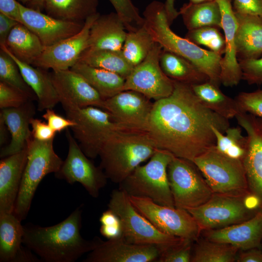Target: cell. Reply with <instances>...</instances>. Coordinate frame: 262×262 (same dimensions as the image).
Returning a JSON list of instances; mask_svg holds the SVG:
<instances>
[{
    "label": "cell",
    "mask_w": 262,
    "mask_h": 262,
    "mask_svg": "<svg viewBox=\"0 0 262 262\" xmlns=\"http://www.w3.org/2000/svg\"><path fill=\"white\" fill-rule=\"evenodd\" d=\"M32 98L24 91L0 81V108H16L22 106Z\"/></svg>",
    "instance_id": "obj_42"
},
{
    "label": "cell",
    "mask_w": 262,
    "mask_h": 262,
    "mask_svg": "<svg viewBox=\"0 0 262 262\" xmlns=\"http://www.w3.org/2000/svg\"><path fill=\"white\" fill-rule=\"evenodd\" d=\"M246 196L213 193L206 203L187 211L200 230L220 229L246 221L259 211L247 205Z\"/></svg>",
    "instance_id": "obj_11"
},
{
    "label": "cell",
    "mask_w": 262,
    "mask_h": 262,
    "mask_svg": "<svg viewBox=\"0 0 262 262\" xmlns=\"http://www.w3.org/2000/svg\"><path fill=\"white\" fill-rule=\"evenodd\" d=\"M8 127L4 120L0 117V146L1 147L6 144L8 140Z\"/></svg>",
    "instance_id": "obj_55"
},
{
    "label": "cell",
    "mask_w": 262,
    "mask_h": 262,
    "mask_svg": "<svg viewBox=\"0 0 262 262\" xmlns=\"http://www.w3.org/2000/svg\"><path fill=\"white\" fill-rule=\"evenodd\" d=\"M235 12L251 14L262 19V0H232Z\"/></svg>",
    "instance_id": "obj_48"
},
{
    "label": "cell",
    "mask_w": 262,
    "mask_h": 262,
    "mask_svg": "<svg viewBox=\"0 0 262 262\" xmlns=\"http://www.w3.org/2000/svg\"><path fill=\"white\" fill-rule=\"evenodd\" d=\"M82 212L79 206L66 219L52 226H23V245L47 262L76 261L96 248L101 240L95 237L88 240L82 236Z\"/></svg>",
    "instance_id": "obj_2"
},
{
    "label": "cell",
    "mask_w": 262,
    "mask_h": 262,
    "mask_svg": "<svg viewBox=\"0 0 262 262\" xmlns=\"http://www.w3.org/2000/svg\"><path fill=\"white\" fill-rule=\"evenodd\" d=\"M0 49L7 52L16 62L27 84L34 93L38 101L37 109L42 111L52 109L60 102L58 93L52 82L50 74L45 69L23 62L16 58L5 45Z\"/></svg>",
    "instance_id": "obj_28"
},
{
    "label": "cell",
    "mask_w": 262,
    "mask_h": 262,
    "mask_svg": "<svg viewBox=\"0 0 262 262\" xmlns=\"http://www.w3.org/2000/svg\"><path fill=\"white\" fill-rule=\"evenodd\" d=\"M164 4L167 19L170 25L180 15L175 8V0H165Z\"/></svg>",
    "instance_id": "obj_54"
},
{
    "label": "cell",
    "mask_w": 262,
    "mask_h": 262,
    "mask_svg": "<svg viewBox=\"0 0 262 262\" xmlns=\"http://www.w3.org/2000/svg\"><path fill=\"white\" fill-rule=\"evenodd\" d=\"M53 140L41 141L33 137L27 142V160L13 213L20 220L26 218L37 188L48 174L55 173L63 161L56 153Z\"/></svg>",
    "instance_id": "obj_6"
},
{
    "label": "cell",
    "mask_w": 262,
    "mask_h": 262,
    "mask_svg": "<svg viewBox=\"0 0 262 262\" xmlns=\"http://www.w3.org/2000/svg\"><path fill=\"white\" fill-rule=\"evenodd\" d=\"M157 149L147 132L118 130L103 145L99 166L108 179L119 184Z\"/></svg>",
    "instance_id": "obj_4"
},
{
    "label": "cell",
    "mask_w": 262,
    "mask_h": 262,
    "mask_svg": "<svg viewBox=\"0 0 262 262\" xmlns=\"http://www.w3.org/2000/svg\"><path fill=\"white\" fill-rule=\"evenodd\" d=\"M154 43L143 26L135 31L127 32L122 51L127 60L134 66L146 58Z\"/></svg>",
    "instance_id": "obj_37"
},
{
    "label": "cell",
    "mask_w": 262,
    "mask_h": 262,
    "mask_svg": "<svg viewBox=\"0 0 262 262\" xmlns=\"http://www.w3.org/2000/svg\"><path fill=\"white\" fill-rule=\"evenodd\" d=\"M78 62L113 72L125 79L134 67L125 58L122 50L87 49Z\"/></svg>",
    "instance_id": "obj_35"
},
{
    "label": "cell",
    "mask_w": 262,
    "mask_h": 262,
    "mask_svg": "<svg viewBox=\"0 0 262 262\" xmlns=\"http://www.w3.org/2000/svg\"><path fill=\"white\" fill-rule=\"evenodd\" d=\"M32 101L18 107L1 109L0 117L4 120L11 135L10 143L0 150L1 158L21 151L32 137L29 125L35 114V108Z\"/></svg>",
    "instance_id": "obj_25"
},
{
    "label": "cell",
    "mask_w": 262,
    "mask_h": 262,
    "mask_svg": "<svg viewBox=\"0 0 262 262\" xmlns=\"http://www.w3.org/2000/svg\"><path fill=\"white\" fill-rule=\"evenodd\" d=\"M66 136L68 145V153L59 171L54 173L55 177L71 184L79 182L90 196L98 197L100 190L107 182L104 172L88 159L68 128Z\"/></svg>",
    "instance_id": "obj_14"
},
{
    "label": "cell",
    "mask_w": 262,
    "mask_h": 262,
    "mask_svg": "<svg viewBox=\"0 0 262 262\" xmlns=\"http://www.w3.org/2000/svg\"><path fill=\"white\" fill-rule=\"evenodd\" d=\"M123 22L127 32L135 31L142 27L144 18L131 0H109Z\"/></svg>",
    "instance_id": "obj_41"
},
{
    "label": "cell",
    "mask_w": 262,
    "mask_h": 262,
    "mask_svg": "<svg viewBox=\"0 0 262 262\" xmlns=\"http://www.w3.org/2000/svg\"><path fill=\"white\" fill-rule=\"evenodd\" d=\"M179 13L188 31L208 26L221 29L222 15L216 0L198 3L189 1L183 5Z\"/></svg>",
    "instance_id": "obj_31"
},
{
    "label": "cell",
    "mask_w": 262,
    "mask_h": 262,
    "mask_svg": "<svg viewBox=\"0 0 262 262\" xmlns=\"http://www.w3.org/2000/svg\"><path fill=\"white\" fill-rule=\"evenodd\" d=\"M49 127L55 132H60L69 127L71 128L76 125L73 121L56 113L52 109L46 110V112L42 115Z\"/></svg>",
    "instance_id": "obj_46"
},
{
    "label": "cell",
    "mask_w": 262,
    "mask_h": 262,
    "mask_svg": "<svg viewBox=\"0 0 262 262\" xmlns=\"http://www.w3.org/2000/svg\"><path fill=\"white\" fill-rule=\"evenodd\" d=\"M218 28L204 27L189 30L185 38L197 45H203L210 50L222 55L224 53L225 37Z\"/></svg>",
    "instance_id": "obj_40"
},
{
    "label": "cell",
    "mask_w": 262,
    "mask_h": 262,
    "mask_svg": "<svg viewBox=\"0 0 262 262\" xmlns=\"http://www.w3.org/2000/svg\"><path fill=\"white\" fill-rule=\"evenodd\" d=\"M161 248L126 241L122 236L103 241L89 252L84 262H151L157 261Z\"/></svg>",
    "instance_id": "obj_19"
},
{
    "label": "cell",
    "mask_w": 262,
    "mask_h": 262,
    "mask_svg": "<svg viewBox=\"0 0 262 262\" xmlns=\"http://www.w3.org/2000/svg\"><path fill=\"white\" fill-rule=\"evenodd\" d=\"M213 193L233 196L250 194L242 161L230 158L215 146L192 162Z\"/></svg>",
    "instance_id": "obj_7"
},
{
    "label": "cell",
    "mask_w": 262,
    "mask_h": 262,
    "mask_svg": "<svg viewBox=\"0 0 262 262\" xmlns=\"http://www.w3.org/2000/svg\"><path fill=\"white\" fill-rule=\"evenodd\" d=\"M194 164L174 156L167 167L168 182L175 207L188 210L199 207L213 192Z\"/></svg>",
    "instance_id": "obj_10"
},
{
    "label": "cell",
    "mask_w": 262,
    "mask_h": 262,
    "mask_svg": "<svg viewBox=\"0 0 262 262\" xmlns=\"http://www.w3.org/2000/svg\"><path fill=\"white\" fill-rule=\"evenodd\" d=\"M45 0H31L28 3L29 7L41 11L44 9Z\"/></svg>",
    "instance_id": "obj_56"
},
{
    "label": "cell",
    "mask_w": 262,
    "mask_h": 262,
    "mask_svg": "<svg viewBox=\"0 0 262 262\" xmlns=\"http://www.w3.org/2000/svg\"><path fill=\"white\" fill-rule=\"evenodd\" d=\"M99 220L102 225L121 224V221L118 216L109 209L102 213Z\"/></svg>",
    "instance_id": "obj_53"
},
{
    "label": "cell",
    "mask_w": 262,
    "mask_h": 262,
    "mask_svg": "<svg viewBox=\"0 0 262 262\" xmlns=\"http://www.w3.org/2000/svg\"><path fill=\"white\" fill-rule=\"evenodd\" d=\"M143 17L144 26L155 42L163 49L190 62L210 82L219 86L222 55L203 49L173 32L170 28L164 3L157 0L150 2L144 11Z\"/></svg>",
    "instance_id": "obj_3"
},
{
    "label": "cell",
    "mask_w": 262,
    "mask_h": 262,
    "mask_svg": "<svg viewBox=\"0 0 262 262\" xmlns=\"http://www.w3.org/2000/svg\"><path fill=\"white\" fill-rule=\"evenodd\" d=\"M70 69L83 76L104 100L123 91L125 79L118 74L80 62Z\"/></svg>",
    "instance_id": "obj_30"
},
{
    "label": "cell",
    "mask_w": 262,
    "mask_h": 262,
    "mask_svg": "<svg viewBox=\"0 0 262 262\" xmlns=\"http://www.w3.org/2000/svg\"><path fill=\"white\" fill-rule=\"evenodd\" d=\"M0 81L24 91L33 100L37 99L33 90L25 81L16 62L1 49L0 50Z\"/></svg>",
    "instance_id": "obj_39"
},
{
    "label": "cell",
    "mask_w": 262,
    "mask_h": 262,
    "mask_svg": "<svg viewBox=\"0 0 262 262\" xmlns=\"http://www.w3.org/2000/svg\"><path fill=\"white\" fill-rule=\"evenodd\" d=\"M127 33L116 12L99 14L91 27L87 49L121 50Z\"/></svg>",
    "instance_id": "obj_26"
},
{
    "label": "cell",
    "mask_w": 262,
    "mask_h": 262,
    "mask_svg": "<svg viewBox=\"0 0 262 262\" xmlns=\"http://www.w3.org/2000/svg\"><path fill=\"white\" fill-rule=\"evenodd\" d=\"M28 147L0 162V213H13L27 160Z\"/></svg>",
    "instance_id": "obj_24"
},
{
    "label": "cell",
    "mask_w": 262,
    "mask_h": 262,
    "mask_svg": "<svg viewBox=\"0 0 262 262\" xmlns=\"http://www.w3.org/2000/svg\"><path fill=\"white\" fill-rule=\"evenodd\" d=\"M175 156L157 149L145 164L140 165L121 183L119 189L129 196L147 198L162 205L174 207L167 167Z\"/></svg>",
    "instance_id": "obj_5"
},
{
    "label": "cell",
    "mask_w": 262,
    "mask_h": 262,
    "mask_svg": "<svg viewBox=\"0 0 262 262\" xmlns=\"http://www.w3.org/2000/svg\"><path fill=\"white\" fill-rule=\"evenodd\" d=\"M191 242L190 240H184L178 244L162 249L156 262H191L192 258Z\"/></svg>",
    "instance_id": "obj_44"
},
{
    "label": "cell",
    "mask_w": 262,
    "mask_h": 262,
    "mask_svg": "<svg viewBox=\"0 0 262 262\" xmlns=\"http://www.w3.org/2000/svg\"><path fill=\"white\" fill-rule=\"evenodd\" d=\"M64 110L66 117L76 123L71 127L73 136L89 158H96L110 135L118 130H123L108 112L99 108L77 107Z\"/></svg>",
    "instance_id": "obj_9"
},
{
    "label": "cell",
    "mask_w": 262,
    "mask_h": 262,
    "mask_svg": "<svg viewBox=\"0 0 262 262\" xmlns=\"http://www.w3.org/2000/svg\"><path fill=\"white\" fill-rule=\"evenodd\" d=\"M213 127L224 133L229 120L203 105L191 85L174 81L171 94L153 103L146 132L157 149L193 162L215 145Z\"/></svg>",
    "instance_id": "obj_1"
},
{
    "label": "cell",
    "mask_w": 262,
    "mask_h": 262,
    "mask_svg": "<svg viewBox=\"0 0 262 262\" xmlns=\"http://www.w3.org/2000/svg\"><path fill=\"white\" fill-rule=\"evenodd\" d=\"M152 105L150 99L142 94L124 90L105 99L103 110L121 129L146 132Z\"/></svg>",
    "instance_id": "obj_15"
},
{
    "label": "cell",
    "mask_w": 262,
    "mask_h": 262,
    "mask_svg": "<svg viewBox=\"0 0 262 262\" xmlns=\"http://www.w3.org/2000/svg\"><path fill=\"white\" fill-rule=\"evenodd\" d=\"M23 24L34 33L45 47L52 45L81 31L85 22L67 21L19 3Z\"/></svg>",
    "instance_id": "obj_20"
},
{
    "label": "cell",
    "mask_w": 262,
    "mask_h": 262,
    "mask_svg": "<svg viewBox=\"0 0 262 262\" xmlns=\"http://www.w3.org/2000/svg\"><path fill=\"white\" fill-rule=\"evenodd\" d=\"M216 140L215 147L222 153L243 162L247 147V138L242 133L240 126L229 127L224 133L212 127Z\"/></svg>",
    "instance_id": "obj_36"
},
{
    "label": "cell",
    "mask_w": 262,
    "mask_h": 262,
    "mask_svg": "<svg viewBox=\"0 0 262 262\" xmlns=\"http://www.w3.org/2000/svg\"><path fill=\"white\" fill-rule=\"evenodd\" d=\"M49 74L64 109L94 106L103 110L104 99L80 74L71 69Z\"/></svg>",
    "instance_id": "obj_18"
},
{
    "label": "cell",
    "mask_w": 262,
    "mask_h": 262,
    "mask_svg": "<svg viewBox=\"0 0 262 262\" xmlns=\"http://www.w3.org/2000/svg\"><path fill=\"white\" fill-rule=\"evenodd\" d=\"M238 61L243 80L249 84H262V55L256 59Z\"/></svg>",
    "instance_id": "obj_45"
},
{
    "label": "cell",
    "mask_w": 262,
    "mask_h": 262,
    "mask_svg": "<svg viewBox=\"0 0 262 262\" xmlns=\"http://www.w3.org/2000/svg\"><path fill=\"white\" fill-rule=\"evenodd\" d=\"M99 15L98 12L88 17L78 33L45 47L33 66L44 69H51L52 71L70 69L87 49L91 27Z\"/></svg>",
    "instance_id": "obj_16"
},
{
    "label": "cell",
    "mask_w": 262,
    "mask_h": 262,
    "mask_svg": "<svg viewBox=\"0 0 262 262\" xmlns=\"http://www.w3.org/2000/svg\"><path fill=\"white\" fill-rule=\"evenodd\" d=\"M238 249L229 244L208 240L196 246L191 262H233Z\"/></svg>",
    "instance_id": "obj_38"
},
{
    "label": "cell",
    "mask_w": 262,
    "mask_h": 262,
    "mask_svg": "<svg viewBox=\"0 0 262 262\" xmlns=\"http://www.w3.org/2000/svg\"><path fill=\"white\" fill-rule=\"evenodd\" d=\"M134 207L161 231L183 239H196L201 231L186 210L160 205L150 199L130 196Z\"/></svg>",
    "instance_id": "obj_12"
},
{
    "label": "cell",
    "mask_w": 262,
    "mask_h": 262,
    "mask_svg": "<svg viewBox=\"0 0 262 262\" xmlns=\"http://www.w3.org/2000/svg\"><path fill=\"white\" fill-rule=\"evenodd\" d=\"M30 125L32 129V133L33 138L41 141L54 139L56 132L52 129L47 123L33 117L30 120Z\"/></svg>",
    "instance_id": "obj_47"
},
{
    "label": "cell",
    "mask_w": 262,
    "mask_h": 262,
    "mask_svg": "<svg viewBox=\"0 0 262 262\" xmlns=\"http://www.w3.org/2000/svg\"><path fill=\"white\" fill-rule=\"evenodd\" d=\"M19 23L0 13V46L5 45L6 39L10 33Z\"/></svg>",
    "instance_id": "obj_50"
},
{
    "label": "cell",
    "mask_w": 262,
    "mask_h": 262,
    "mask_svg": "<svg viewBox=\"0 0 262 262\" xmlns=\"http://www.w3.org/2000/svg\"><path fill=\"white\" fill-rule=\"evenodd\" d=\"M240 112L262 118V89L240 93L234 98Z\"/></svg>",
    "instance_id": "obj_43"
},
{
    "label": "cell",
    "mask_w": 262,
    "mask_h": 262,
    "mask_svg": "<svg viewBox=\"0 0 262 262\" xmlns=\"http://www.w3.org/2000/svg\"><path fill=\"white\" fill-rule=\"evenodd\" d=\"M163 48L155 42L146 58L134 66L126 78L123 91L139 92L154 101L166 98L172 93L174 81L163 72L160 64Z\"/></svg>",
    "instance_id": "obj_13"
},
{
    "label": "cell",
    "mask_w": 262,
    "mask_h": 262,
    "mask_svg": "<svg viewBox=\"0 0 262 262\" xmlns=\"http://www.w3.org/2000/svg\"><path fill=\"white\" fill-rule=\"evenodd\" d=\"M100 234L108 239L116 238L122 236V225H101Z\"/></svg>",
    "instance_id": "obj_52"
},
{
    "label": "cell",
    "mask_w": 262,
    "mask_h": 262,
    "mask_svg": "<svg viewBox=\"0 0 262 262\" xmlns=\"http://www.w3.org/2000/svg\"><path fill=\"white\" fill-rule=\"evenodd\" d=\"M237 262H262V251L259 248H252L241 253L236 257Z\"/></svg>",
    "instance_id": "obj_51"
},
{
    "label": "cell",
    "mask_w": 262,
    "mask_h": 262,
    "mask_svg": "<svg viewBox=\"0 0 262 262\" xmlns=\"http://www.w3.org/2000/svg\"><path fill=\"white\" fill-rule=\"evenodd\" d=\"M160 64L164 73L174 81L193 85L209 81L190 62L163 49L160 57Z\"/></svg>",
    "instance_id": "obj_33"
},
{
    "label": "cell",
    "mask_w": 262,
    "mask_h": 262,
    "mask_svg": "<svg viewBox=\"0 0 262 262\" xmlns=\"http://www.w3.org/2000/svg\"><path fill=\"white\" fill-rule=\"evenodd\" d=\"M235 118L247 138L243 164L249 190L262 207V118L244 112H239Z\"/></svg>",
    "instance_id": "obj_17"
},
{
    "label": "cell",
    "mask_w": 262,
    "mask_h": 262,
    "mask_svg": "<svg viewBox=\"0 0 262 262\" xmlns=\"http://www.w3.org/2000/svg\"><path fill=\"white\" fill-rule=\"evenodd\" d=\"M98 0H45L44 9L47 15L67 21L85 22L96 14Z\"/></svg>",
    "instance_id": "obj_34"
},
{
    "label": "cell",
    "mask_w": 262,
    "mask_h": 262,
    "mask_svg": "<svg viewBox=\"0 0 262 262\" xmlns=\"http://www.w3.org/2000/svg\"><path fill=\"white\" fill-rule=\"evenodd\" d=\"M222 15L221 29L224 33V56L220 62V82L227 87L237 85L242 79V72L237 58L236 33L237 22L232 0H216Z\"/></svg>",
    "instance_id": "obj_21"
},
{
    "label": "cell",
    "mask_w": 262,
    "mask_h": 262,
    "mask_svg": "<svg viewBox=\"0 0 262 262\" xmlns=\"http://www.w3.org/2000/svg\"><path fill=\"white\" fill-rule=\"evenodd\" d=\"M5 46L17 59L32 66L45 48L34 33L20 23L10 33Z\"/></svg>",
    "instance_id": "obj_29"
},
{
    "label": "cell",
    "mask_w": 262,
    "mask_h": 262,
    "mask_svg": "<svg viewBox=\"0 0 262 262\" xmlns=\"http://www.w3.org/2000/svg\"><path fill=\"white\" fill-rule=\"evenodd\" d=\"M191 86L201 103L221 116L229 120L240 112L235 99L223 93L219 85L208 81Z\"/></svg>",
    "instance_id": "obj_32"
},
{
    "label": "cell",
    "mask_w": 262,
    "mask_h": 262,
    "mask_svg": "<svg viewBox=\"0 0 262 262\" xmlns=\"http://www.w3.org/2000/svg\"><path fill=\"white\" fill-rule=\"evenodd\" d=\"M212 0H189V1L191 2H194V3H198V2L209 1H212Z\"/></svg>",
    "instance_id": "obj_57"
},
{
    "label": "cell",
    "mask_w": 262,
    "mask_h": 262,
    "mask_svg": "<svg viewBox=\"0 0 262 262\" xmlns=\"http://www.w3.org/2000/svg\"><path fill=\"white\" fill-rule=\"evenodd\" d=\"M31 0H18V1H19L20 3H21L22 4H25L27 3H29Z\"/></svg>",
    "instance_id": "obj_58"
},
{
    "label": "cell",
    "mask_w": 262,
    "mask_h": 262,
    "mask_svg": "<svg viewBox=\"0 0 262 262\" xmlns=\"http://www.w3.org/2000/svg\"><path fill=\"white\" fill-rule=\"evenodd\" d=\"M235 14L238 61L259 58L262 55V19L249 14L237 12Z\"/></svg>",
    "instance_id": "obj_27"
},
{
    "label": "cell",
    "mask_w": 262,
    "mask_h": 262,
    "mask_svg": "<svg viewBox=\"0 0 262 262\" xmlns=\"http://www.w3.org/2000/svg\"><path fill=\"white\" fill-rule=\"evenodd\" d=\"M19 3L16 0H0V13L23 24Z\"/></svg>",
    "instance_id": "obj_49"
},
{
    "label": "cell",
    "mask_w": 262,
    "mask_h": 262,
    "mask_svg": "<svg viewBox=\"0 0 262 262\" xmlns=\"http://www.w3.org/2000/svg\"><path fill=\"white\" fill-rule=\"evenodd\" d=\"M108 207L119 218L122 225V236L129 243L154 245L162 250L185 240L159 230L137 211L129 195L123 190L115 189L112 191Z\"/></svg>",
    "instance_id": "obj_8"
},
{
    "label": "cell",
    "mask_w": 262,
    "mask_h": 262,
    "mask_svg": "<svg viewBox=\"0 0 262 262\" xmlns=\"http://www.w3.org/2000/svg\"><path fill=\"white\" fill-rule=\"evenodd\" d=\"M13 213H0V262H39L32 251L24 247V227Z\"/></svg>",
    "instance_id": "obj_23"
},
{
    "label": "cell",
    "mask_w": 262,
    "mask_h": 262,
    "mask_svg": "<svg viewBox=\"0 0 262 262\" xmlns=\"http://www.w3.org/2000/svg\"><path fill=\"white\" fill-rule=\"evenodd\" d=\"M206 237L208 240L229 244L243 250L260 248L262 243V209L243 222L206 230Z\"/></svg>",
    "instance_id": "obj_22"
}]
</instances>
